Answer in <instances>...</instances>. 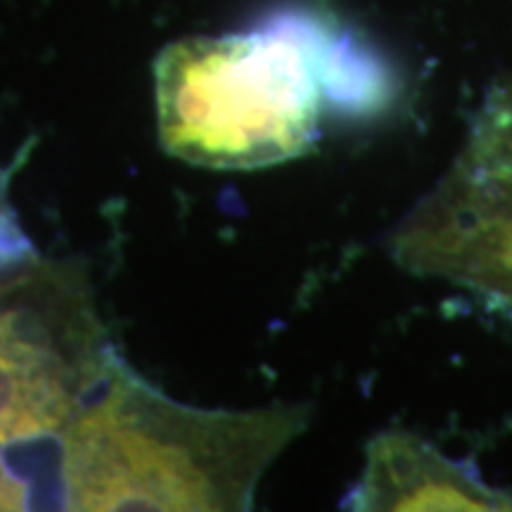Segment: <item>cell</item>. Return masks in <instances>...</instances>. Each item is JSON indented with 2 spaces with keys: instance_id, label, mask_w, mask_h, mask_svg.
Instances as JSON below:
<instances>
[{
  "instance_id": "cell-1",
  "label": "cell",
  "mask_w": 512,
  "mask_h": 512,
  "mask_svg": "<svg viewBox=\"0 0 512 512\" xmlns=\"http://www.w3.org/2000/svg\"><path fill=\"white\" fill-rule=\"evenodd\" d=\"M306 425L302 406H188L117 356L57 439L64 508L252 510L261 477Z\"/></svg>"
},
{
  "instance_id": "cell-2",
  "label": "cell",
  "mask_w": 512,
  "mask_h": 512,
  "mask_svg": "<svg viewBox=\"0 0 512 512\" xmlns=\"http://www.w3.org/2000/svg\"><path fill=\"white\" fill-rule=\"evenodd\" d=\"M335 57L309 24L171 43L155 62L157 128L171 157L252 171L311 150Z\"/></svg>"
},
{
  "instance_id": "cell-3",
  "label": "cell",
  "mask_w": 512,
  "mask_h": 512,
  "mask_svg": "<svg viewBox=\"0 0 512 512\" xmlns=\"http://www.w3.org/2000/svg\"><path fill=\"white\" fill-rule=\"evenodd\" d=\"M114 358L79 266L27 256L0 273V446L60 439Z\"/></svg>"
},
{
  "instance_id": "cell-4",
  "label": "cell",
  "mask_w": 512,
  "mask_h": 512,
  "mask_svg": "<svg viewBox=\"0 0 512 512\" xmlns=\"http://www.w3.org/2000/svg\"><path fill=\"white\" fill-rule=\"evenodd\" d=\"M354 510L508 512L512 496L491 489L408 432H382L368 444L366 470L349 498Z\"/></svg>"
},
{
  "instance_id": "cell-5",
  "label": "cell",
  "mask_w": 512,
  "mask_h": 512,
  "mask_svg": "<svg viewBox=\"0 0 512 512\" xmlns=\"http://www.w3.org/2000/svg\"><path fill=\"white\" fill-rule=\"evenodd\" d=\"M439 188L465 200L512 209V93L491 107Z\"/></svg>"
},
{
  "instance_id": "cell-6",
  "label": "cell",
  "mask_w": 512,
  "mask_h": 512,
  "mask_svg": "<svg viewBox=\"0 0 512 512\" xmlns=\"http://www.w3.org/2000/svg\"><path fill=\"white\" fill-rule=\"evenodd\" d=\"M17 245H27V242H24L22 233L17 230L15 221L8 214H0V264L10 266L15 261L27 259V256H19Z\"/></svg>"
}]
</instances>
